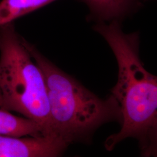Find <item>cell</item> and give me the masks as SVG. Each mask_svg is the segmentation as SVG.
I'll return each mask as SVG.
<instances>
[{
  "label": "cell",
  "mask_w": 157,
  "mask_h": 157,
  "mask_svg": "<svg viewBox=\"0 0 157 157\" xmlns=\"http://www.w3.org/2000/svg\"><path fill=\"white\" fill-rule=\"evenodd\" d=\"M93 29L106 40L118 63V80L111 94L120 105L122 122L120 130L105 141L106 149L111 151L128 138L141 140L157 121V76L141 61L138 33H124L118 21L97 23Z\"/></svg>",
  "instance_id": "obj_1"
},
{
  "label": "cell",
  "mask_w": 157,
  "mask_h": 157,
  "mask_svg": "<svg viewBox=\"0 0 157 157\" xmlns=\"http://www.w3.org/2000/svg\"><path fill=\"white\" fill-rule=\"evenodd\" d=\"M34 61L41 70L47 86L54 136L69 145L89 143L104 124L122 122L120 105L113 95L102 99L57 67L34 45L25 40Z\"/></svg>",
  "instance_id": "obj_2"
},
{
  "label": "cell",
  "mask_w": 157,
  "mask_h": 157,
  "mask_svg": "<svg viewBox=\"0 0 157 157\" xmlns=\"http://www.w3.org/2000/svg\"><path fill=\"white\" fill-rule=\"evenodd\" d=\"M25 39L17 32L13 22L0 26L2 109L21 113L38 124L44 136L56 137L44 77Z\"/></svg>",
  "instance_id": "obj_3"
},
{
  "label": "cell",
  "mask_w": 157,
  "mask_h": 157,
  "mask_svg": "<svg viewBox=\"0 0 157 157\" xmlns=\"http://www.w3.org/2000/svg\"><path fill=\"white\" fill-rule=\"evenodd\" d=\"M68 146L56 137H23L0 134V157H59Z\"/></svg>",
  "instance_id": "obj_4"
},
{
  "label": "cell",
  "mask_w": 157,
  "mask_h": 157,
  "mask_svg": "<svg viewBox=\"0 0 157 157\" xmlns=\"http://www.w3.org/2000/svg\"><path fill=\"white\" fill-rule=\"evenodd\" d=\"M86 4L90 13L88 19L97 23L121 22L139 6L137 0H80Z\"/></svg>",
  "instance_id": "obj_5"
},
{
  "label": "cell",
  "mask_w": 157,
  "mask_h": 157,
  "mask_svg": "<svg viewBox=\"0 0 157 157\" xmlns=\"http://www.w3.org/2000/svg\"><path fill=\"white\" fill-rule=\"evenodd\" d=\"M0 134L15 137L44 136L39 125L28 118L15 116L0 108Z\"/></svg>",
  "instance_id": "obj_6"
},
{
  "label": "cell",
  "mask_w": 157,
  "mask_h": 157,
  "mask_svg": "<svg viewBox=\"0 0 157 157\" xmlns=\"http://www.w3.org/2000/svg\"><path fill=\"white\" fill-rule=\"evenodd\" d=\"M57 0H1L0 26L12 23Z\"/></svg>",
  "instance_id": "obj_7"
},
{
  "label": "cell",
  "mask_w": 157,
  "mask_h": 157,
  "mask_svg": "<svg viewBox=\"0 0 157 157\" xmlns=\"http://www.w3.org/2000/svg\"><path fill=\"white\" fill-rule=\"evenodd\" d=\"M139 142L142 156L157 157V119Z\"/></svg>",
  "instance_id": "obj_8"
},
{
  "label": "cell",
  "mask_w": 157,
  "mask_h": 157,
  "mask_svg": "<svg viewBox=\"0 0 157 157\" xmlns=\"http://www.w3.org/2000/svg\"><path fill=\"white\" fill-rule=\"evenodd\" d=\"M2 105H3V102H2V94L0 91V108H2Z\"/></svg>",
  "instance_id": "obj_9"
}]
</instances>
